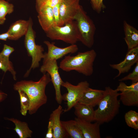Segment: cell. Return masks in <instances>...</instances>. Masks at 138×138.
Segmentation results:
<instances>
[{"label":"cell","instance_id":"cell-1","mask_svg":"<svg viewBox=\"0 0 138 138\" xmlns=\"http://www.w3.org/2000/svg\"><path fill=\"white\" fill-rule=\"evenodd\" d=\"M51 82L49 74L46 73L37 81L22 80L16 82L13 85L14 90H21L28 96L30 106L28 113L32 115L35 113L42 106L46 103L47 97L45 89L47 85Z\"/></svg>","mask_w":138,"mask_h":138},{"label":"cell","instance_id":"cell-2","mask_svg":"<svg viewBox=\"0 0 138 138\" xmlns=\"http://www.w3.org/2000/svg\"><path fill=\"white\" fill-rule=\"evenodd\" d=\"M120 93L116 89L109 86L105 88L103 95L95 110L94 121L100 125L108 122L118 113L120 107L118 99Z\"/></svg>","mask_w":138,"mask_h":138},{"label":"cell","instance_id":"cell-3","mask_svg":"<svg viewBox=\"0 0 138 138\" xmlns=\"http://www.w3.org/2000/svg\"><path fill=\"white\" fill-rule=\"evenodd\" d=\"M97 53L94 49L79 52L74 56H65L60 62L59 67L66 72L75 71L83 75H91Z\"/></svg>","mask_w":138,"mask_h":138},{"label":"cell","instance_id":"cell-4","mask_svg":"<svg viewBox=\"0 0 138 138\" xmlns=\"http://www.w3.org/2000/svg\"><path fill=\"white\" fill-rule=\"evenodd\" d=\"M79 32V40L86 47L90 48L94 43L96 30L92 20L87 15L82 6L75 16Z\"/></svg>","mask_w":138,"mask_h":138},{"label":"cell","instance_id":"cell-5","mask_svg":"<svg viewBox=\"0 0 138 138\" xmlns=\"http://www.w3.org/2000/svg\"><path fill=\"white\" fill-rule=\"evenodd\" d=\"M47 36L52 40H60L71 44L79 41V32L75 20L61 26H54L45 32Z\"/></svg>","mask_w":138,"mask_h":138},{"label":"cell","instance_id":"cell-6","mask_svg":"<svg viewBox=\"0 0 138 138\" xmlns=\"http://www.w3.org/2000/svg\"><path fill=\"white\" fill-rule=\"evenodd\" d=\"M29 19V25L28 31L25 35L24 42L28 55L32 58V62L30 68L25 75V77L28 76L32 69L39 67L40 62L44 56L43 48L41 45L36 44L35 43V35L32 27V20L31 18Z\"/></svg>","mask_w":138,"mask_h":138},{"label":"cell","instance_id":"cell-7","mask_svg":"<svg viewBox=\"0 0 138 138\" xmlns=\"http://www.w3.org/2000/svg\"><path fill=\"white\" fill-rule=\"evenodd\" d=\"M61 86L67 91V93L62 96L63 100L67 101V108L63 110L64 112H66L70 110L79 102L89 87V84L86 81L81 82L76 85L67 81H63Z\"/></svg>","mask_w":138,"mask_h":138},{"label":"cell","instance_id":"cell-8","mask_svg":"<svg viewBox=\"0 0 138 138\" xmlns=\"http://www.w3.org/2000/svg\"><path fill=\"white\" fill-rule=\"evenodd\" d=\"M59 68L56 60L50 59L43 62L40 70L43 74L47 73L49 74L55 90V99L60 104L63 100L61 87L63 81L59 73Z\"/></svg>","mask_w":138,"mask_h":138},{"label":"cell","instance_id":"cell-9","mask_svg":"<svg viewBox=\"0 0 138 138\" xmlns=\"http://www.w3.org/2000/svg\"><path fill=\"white\" fill-rule=\"evenodd\" d=\"M117 89L120 93V100L124 106H131L138 105V82L127 85L120 82Z\"/></svg>","mask_w":138,"mask_h":138},{"label":"cell","instance_id":"cell-10","mask_svg":"<svg viewBox=\"0 0 138 138\" xmlns=\"http://www.w3.org/2000/svg\"><path fill=\"white\" fill-rule=\"evenodd\" d=\"M80 0H62L60 6L61 26L74 20L75 16L82 6Z\"/></svg>","mask_w":138,"mask_h":138},{"label":"cell","instance_id":"cell-11","mask_svg":"<svg viewBox=\"0 0 138 138\" xmlns=\"http://www.w3.org/2000/svg\"><path fill=\"white\" fill-rule=\"evenodd\" d=\"M44 43L47 46L48 50L47 52L44 53L43 62L50 59L57 60L68 54L75 53L78 50V46L75 44L61 48L56 46L54 43H51L48 41H45Z\"/></svg>","mask_w":138,"mask_h":138},{"label":"cell","instance_id":"cell-12","mask_svg":"<svg viewBox=\"0 0 138 138\" xmlns=\"http://www.w3.org/2000/svg\"><path fill=\"white\" fill-rule=\"evenodd\" d=\"M138 62V46L129 50L124 60L117 64H110V67L118 71L114 79L122 74L128 72L131 68Z\"/></svg>","mask_w":138,"mask_h":138},{"label":"cell","instance_id":"cell-13","mask_svg":"<svg viewBox=\"0 0 138 138\" xmlns=\"http://www.w3.org/2000/svg\"><path fill=\"white\" fill-rule=\"evenodd\" d=\"M84 138H101L99 126L96 122L94 123L75 118L74 120Z\"/></svg>","mask_w":138,"mask_h":138},{"label":"cell","instance_id":"cell-14","mask_svg":"<svg viewBox=\"0 0 138 138\" xmlns=\"http://www.w3.org/2000/svg\"><path fill=\"white\" fill-rule=\"evenodd\" d=\"M38 18L40 25L46 32L52 27L55 26V23L52 8L43 5L37 11Z\"/></svg>","mask_w":138,"mask_h":138},{"label":"cell","instance_id":"cell-15","mask_svg":"<svg viewBox=\"0 0 138 138\" xmlns=\"http://www.w3.org/2000/svg\"><path fill=\"white\" fill-rule=\"evenodd\" d=\"M63 111L62 107L59 105L50 115L49 120L52 122V124L53 138H63L68 136L60 120V116Z\"/></svg>","mask_w":138,"mask_h":138},{"label":"cell","instance_id":"cell-16","mask_svg":"<svg viewBox=\"0 0 138 138\" xmlns=\"http://www.w3.org/2000/svg\"><path fill=\"white\" fill-rule=\"evenodd\" d=\"M30 22L28 20H19L13 24L7 32L10 37L8 39L11 40H17L26 34Z\"/></svg>","mask_w":138,"mask_h":138},{"label":"cell","instance_id":"cell-17","mask_svg":"<svg viewBox=\"0 0 138 138\" xmlns=\"http://www.w3.org/2000/svg\"><path fill=\"white\" fill-rule=\"evenodd\" d=\"M104 92V90L94 89L89 87L78 102L94 107L98 105Z\"/></svg>","mask_w":138,"mask_h":138},{"label":"cell","instance_id":"cell-18","mask_svg":"<svg viewBox=\"0 0 138 138\" xmlns=\"http://www.w3.org/2000/svg\"><path fill=\"white\" fill-rule=\"evenodd\" d=\"M74 107V113L77 118L91 122L94 121L95 110L93 107L78 102Z\"/></svg>","mask_w":138,"mask_h":138},{"label":"cell","instance_id":"cell-19","mask_svg":"<svg viewBox=\"0 0 138 138\" xmlns=\"http://www.w3.org/2000/svg\"><path fill=\"white\" fill-rule=\"evenodd\" d=\"M124 40L128 50L138 46V31L125 21L123 22Z\"/></svg>","mask_w":138,"mask_h":138},{"label":"cell","instance_id":"cell-20","mask_svg":"<svg viewBox=\"0 0 138 138\" xmlns=\"http://www.w3.org/2000/svg\"><path fill=\"white\" fill-rule=\"evenodd\" d=\"M5 119L11 121L14 124L15 127L13 129L20 138L31 137L33 132L26 122L14 118H5Z\"/></svg>","mask_w":138,"mask_h":138},{"label":"cell","instance_id":"cell-21","mask_svg":"<svg viewBox=\"0 0 138 138\" xmlns=\"http://www.w3.org/2000/svg\"><path fill=\"white\" fill-rule=\"evenodd\" d=\"M61 123L68 136L71 138H84L75 120L61 121Z\"/></svg>","mask_w":138,"mask_h":138},{"label":"cell","instance_id":"cell-22","mask_svg":"<svg viewBox=\"0 0 138 138\" xmlns=\"http://www.w3.org/2000/svg\"><path fill=\"white\" fill-rule=\"evenodd\" d=\"M14 10V6L4 0H0V25L3 24L6 20V16Z\"/></svg>","mask_w":138,"mask_h":138},{"label":"cell","instance_id":"cell-23","mask_svg":"<svg viewBox=\"0 0 138 138\" xmlns=\"http://www.w3.org/2000/svg\"><path fill=\"white\" fill-rule=\"evenodd\" d=\"M0 69L4 73L9 72L12 75L13 78L16 80V72L15 70L13 64L9 58L5 57L0 54Z\"/></svg>","mask_w":138,"mask_h":138},{"label":"cell","instance_id":"cell-24","mask_svg":"<svg viewBox=\"0 0 138 138\" xmlns=\"http://www.w3.org/2000/svg\"><path fill=\"white\" fill-rule=\"evenodd\" d=\"M124 119L127 125L135 130L138 129V113L135 111L130 110L124 115Z\"/></svg>","mask_w":138,"mask_h":138},{"label":"cell","instance_id":"cell-25","mask_svg":"<svg viewBox=\"0 0 138 138\" xmlns=\"http://www.w3.org/2000/svg\"><path fill=\"white\" fill-rule=\"evenodd\" d=\"M20 97L21 114L24 116H26L30 106L29 99L26 94L23 91L19 90L17 91Z\"/></svg>","mask_w":138,"mask_h":138},{"label":"cell","instance_id":"cell-26","mask_svg":"<svg viewBox=\"0 0 138 138\" xmlns=\"http://www.w3.org/2000/svg\"><path fill=\"white\" fill-rule=\"evenodd\" d=\"M128 80H131L132 83L138 82V62L136 63L135 66L132 73L119 79V81L123 82Z\"/></svg>","mask_w":138,"mask_h":138},{"label":"cell","instance_id":"cell-27","mask_svg":"<svg viewBox=\"0 0 138 138\" xmlns=\"http://www.w3.org/2000/svg\"><path fill=\"white\" fill-rule=\"evenodd\" d=\"M93 9L98 13L104 9L105 6L103 4V0H90Z\"/></svg>","mask_w":138,"mask_h":138},{"label":"cell","instance_id":"cell-28","mask_svg":"<svg viewBox=\"0 0 138 138\" xmlns=\"http://www.w3.org/2000/svg\"><path fill=\"white\" fill-rule=\"evenodd\" d=\"M60 3L52 8L55 21V26H61L60 12Z\"/></svg>","mask_w":138,"mask_h":138},{"label":"cell","instance_id":"cell-29","mask_svg":"<svg viewBox=\"0 0 138 138\" xmlns=\"http://www.w3.org/2000/svg\"><path fill=\"white\" fill-rule=\"evenodd\" d=\"M14 50L13 48L6 44H4L3 50L0 53V54L5 57L9 58L10 55Z\"/></svg>","mask_w":138,"mask_h":138},{"label":"cell","instance_id":"cell-30","mask_svg":"<svg viewBox=\"0 0 138 138\" xmlns=\"http://www.w3.org/2000/svg\"><path fill=\"white\" fill-rule=\"evenodd\" d=\"M48 128V131L45 135V138H53V129L52 122L50 120L49 121Z\"/></svg>","mask_w":138,"mask_h":138},{"label":"cell","instance_id":"cell-31","mask_svg":"<svg viewBox=\"0 0 138 138\" xmlns=\"http://www.w3.org/2000/svg\"><path fill=\"white\" fill-rule=\"evenodd\" d=\"M62 0H47L43 5H45L52 8L57 4L60 3Z\"/></svg>","mask_w":138,"mask_h":138},{"label":"cell","instance_id":"cell-32","mask_svg":"<svg viewBox=\"0 0 138 138\" xmlns=\"http://www.w3.org/2000/svg\"><path fill=\"white\" fill-rule=\"evenodd\" d=\"M47 0H36V8L37 11Z\"/></svg>","mask_w":138,"mask_h":138},{"label":"cell","instance_id":"cell-33","mask_svg":"<svg viewBox=\"0 0 138 138\" xmlns=\"http://www.w3.org/2000/svg\"><path fill=\"white\" fill-rule=\"evenodd\" d=\"M10 35L8 32H6L0 34V40L6 41L9 37Z\"/></svg>","mask_w":138,"mask_h":138},{"label":"cell","instance_id":"cell-34","mask_svg":"<svg viewBox=\"0 0 138 138\" xmlns=\"http://www.w3.org/2000/svg\"><path fill=\"white\" fill-rule=\"evenodd\" d=\"M7 96L6 94L0 90V103L5 100Z\"/></svg>","mask_w":138,"mask_h":138},{"label":"cell","instance_id":"cell-35","mask_svg":"<svg viewBox=\"0 0 138 138\" xmlns=\"http://www.w3.org/2000/svg\"></svg>","mask_w":138,"mask_h":138}]
</instances>
